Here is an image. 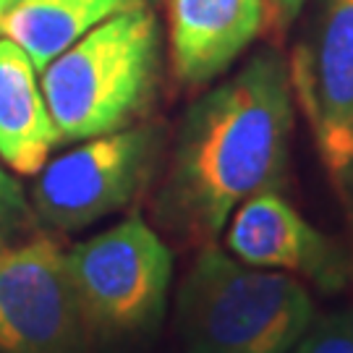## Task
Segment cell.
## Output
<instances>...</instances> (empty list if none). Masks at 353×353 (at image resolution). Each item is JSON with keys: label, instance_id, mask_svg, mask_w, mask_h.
<instances>
[{"label": "cell", "instance_id": "obj_16", "mask_svg": "<svg viewBox=\"0 0 353 353\" xmlns=\"http://www.w3.org/2000/svg\"><path fill=\"white\" fill-rule=\"evenodd\" d=\"M3 249H6V241L0 239V252H3Z\"/></svg>", "mask_w": 353, "mask_h": 353}, {"label": "cell", "instance_id": "obj_6", "mask_svg": "<svg viewBox=\"0 0 353 353\" xmlns=\"http://www.w3.org/2000/svg\"><path fill=\"white\" fill-rule=\"evenodd\" d=\"M296 110L316 154L353 217V0H319L288 61Z\"/></svg>", "mask_w": 353, "mask_h": 353}, {"label": "cell", "instance_id": "obj_7", "mask_svg": "<svg viewBox=\"0 0 353 353\" xmlns=\"http://www.w3.org/2000/svg\"><path fill=\"white\" fill-rule=\"evenodd\" d=\"M81 303L50 233L0 252V353H92Z\"/></svg>", "mask_w": 353, "mask_h": 353}, {"label": "cell", "instance_id": "obj_13", "mask_svg": "<svg viewBox=\"0 0 353 353\" xmlns=\"http://www.w3.org/2000/svg\"><path fill=\"white\" fill-rule=\"evenodd\" d=\"M290 353H353V314L312 322V327Z\"/></svg>", "mask_w": 353, "mask_h": 353}, {"label": "cell", "instance_id": "obj_14", "mask_svg": "<svg viewBox=\"0 0 353 353\" xmlns=\"http://www.w3.org/2000/svg\"><path fill=\"white\" fill-rule=\"evenodd\" d=\"M309 0H265V8H267V19L278 29H288L299 13L306 8Z\"/></svg>", "mask_w": 353, "mask_h": 353}, {"label": "cell", "instance_id": "obj_8", "mask_svg": "<svg viewBox=\"0 0 353 353\" xmlns=\"http://www.w3.org/2000/svg\"><path fill=\"white\" fill-rule=\"evenodd\" d=\"M223 249L246 265L309 280L325 290L343 288L351 270L341 243L312 225L280 189L259 191L236 207L223 230Z\"/></svg>", "mask_w": 353, "mask_h": 353}, {"label": "cell", "instance_id": "obj_9", "mask_svg": "<svg viewBox=\"0 0 353 353\" xmlns=\"http://www.w3.org/2000/svg\"><path fill=\"white\" fill-rule=\"evenodd\" d=\"M168 52L181 87L214 84L267 21L265 0H165Z\"/></svg>", "mask_w": 353, "mask_h": 353}, {"label": "cell", "instance_id": "obj_15", "mask_svg": "<svg viewBox=\"0 0 353 353\" xmlns=\"http://www.w3.org/2000/svg\"><path fill=\"white\" fill-rule=\"evenodd\" d=\"M11 6H13V0H0V19L6 16V11H8Z\"/></svg>", "mask_w": 353, "mask_h": 353}, {"label": "cell", "instance_id": "obj_12", "mask_svg": "<svg viewBox=\"0 0 353 353\" xmlns=\"http://www.w3.org/2000/svg\"><path fill=\"white\" fill-rule=\"evenodd\" d=\"M34 225L37 214L32 210V202L26 199L13 170L0 160V239L6 241V246L19 243L34 233Z\"/></svg>", "mask_w": 353, "mask_h": 353}, {"label": "cell", "instance_id": "obj_4", "mask_svg": "<svg viewBox=\"0 0 353 353\" xmlns=\"http://www.w3.org/2000/svg\"><path fill=\"white\" fill-rule=\"evenodd\" d=\"M65 265L94 341L150 332L163 319L173 252L141 214L79 241Z\"/></svg>", "mask_w": 353, "mask_h": 353}, {"label": "cell", "instance_id": "obj_5", "mask_svg": "<svg viewBox=\"0 0 353 353\" xmlns=\"http://www.w3.org/2000/svg\"><path fill=\"white\" fill-rule=\"evenodd\" d=\"M165 144V126L141 121L48 160L29 191L37 223L74 233L123 212L152 186Z\"/></svg>", "mask_w": 353, "mask_h": 353}, {"label": "cell", "instance_id": "obj_2", "mask_svg": "<svg viewBox=\"0 0 353 353\" xmlns=\"http://www.w3.org/2000/svg\"><path fill=\"white\" fill-rule=\"evenodd\" d=\"M163 79V26L150 8L118 13L39 71L61 141H84L144 121Z\"/></svg>", "mask_w": 353, "mask_h": 353}, {"label": "cell", "instance_id": "obj_10", "mask_svg": "<svg viewBox=\"0 0 353 353\" xmlns=\"http://www.w3.org/2000/svg\"><path fill=\"white\" fill-rule=\"evenodd\" d=\"M61 144L39 71L16 42L0 37V160L16 176H37Z\"/></svg>", "mask_w": 353, "mask_h": 353}, {"label": "cell", "instance_id": "obj_1", "mask_svg": "<svg viewBox=\"0 0 353 353\" xmlns=\"http://www.w3.org/2000/svg\"><path fill=\"white\" fill-rule=\"evenodd\" d=\"M293 123L288 61L275 48L210 84L178 126L154 196L160 228L191 249L217 243L239 204L283 186Z\"/></svg>", "mask_w": 353, "mask_h": 353}, {"label": "cell", "instance_id": "obj_11", "mask_svg": "<svg viewBox=\"0 0 353 353\" xmlns=\"http://www.w3.org/2000/svg\"><path fill=\"white\" fill-rule=\"evenodd\" d=\"M150 6L154 0H13L0 19V37L16 42L42 71L94 26Z\"/></svg>", "mask_w": 353, "mask_h": 353}, {"label": "cell", "instance_id": "obj_3", "mask_svg": "<svg viewBox=\"0 0 353 353\" xmlns=\"http://www.w3.org/2000/svg\"><path fill=\"white\" fill-rule=\"evenodd\" d=\"M314 322L306 283L202 246L178 288L186 353H290Z\"/></svg>", "mask_w": 353, "mask_h": 353}]
</instances>
